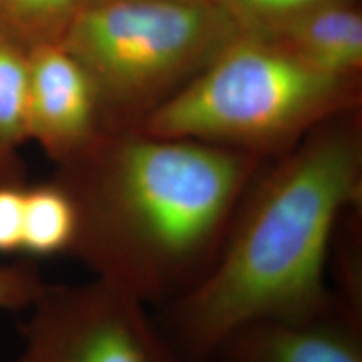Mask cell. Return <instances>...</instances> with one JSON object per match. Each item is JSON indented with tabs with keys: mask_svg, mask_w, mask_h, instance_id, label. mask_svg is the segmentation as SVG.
<instances>
[{
	"mask_svg": "<svg viewBox=\"0 0 362 362\" xmlns=\"http://www.w3.org/2000/svg\"><path fill=\"white\" fill-rule=\"evenodd\" d=\"M357 103L359 79L315 69L277 40L243 30L134 129L272 160Z\"/></svg>",
	"mask_w": 362,
	"mask_h": 362,
	"instance_id": "3957f363",
	"label": "cell"
},
{
	"mask_svg": "<svg viewBox=\"0 0 362 362\" xmlns=\"http://www.w3.org/2000/svg\"><path fill=\"white\" fill-rule=\"evenodd\" d=\"M89 0H0V37L25 52L61 44Z\"/></svg>",
	"mask_w": 362,
	"mask_h": 362,
	"instance_id": "30bf717a",
	"label": "cell"
},
{
	"mask_svg": "<svg viewBox=\"0 0 362 362\" xmlns=\"http://www.w3.org/2000/svg\"><path fill=\"white\" fill-rule=\"evenodd\" d=\"M267 37L277 40L315 69L359 79L362 69V16L346 0L314 7L284 22Z\"/></svg>",
	"mask_w": 362,
	"mask_h": 362,
	"instance_id": "ba28073f",
	"label": "cell"
},
{
	"mask_svg": "<svg viewBox=\"0 0 362 362\" xmlns=\"http://www.w3.org/2000/svg\"><path fill=\"white\" fill-rule=\"evenodd\" d=\"M242 33L216 0H89L61 44L93 79L104 131H126Z\"/></svg>",
	"mask_w": 362,
	"mask_h": 362,
	"instance_id": "277c9868",
	"label": "cell"
},
{
	"mask_svg": "<svg viewBox=\"0 0 362 362\" xmlns=\"http://www.w3.org/2000/svg\"><path fill=\"white\" fill-rule=\"evenodd\" d=\"M25 166L17 151L0 146V187L2 185H24Z\"/></svg>",
	"mask_w": 362,
	"mask_h": 362,
	"instance_id": "9a60e30c",
	"label": "cell"
},
{
	"mask_svg": "<svg viewBox=\"0 0 362 362\" xmlns=\"http://www.w3.org/2000/svg\"><path fill=\"white\" fill-rule=\"evenodd\" d=\"M78 218L69 194L56 181L24 188L21 252L34 257L71 253Z\"/></svg>",
	"mask_w": 362,
	"mask_h": 362,
	"instance_id": "9c48e42d",
	"label": "cell"
},
{
	"mask_svg": "<svg viewBox=\"0 0 362 362\" xmlns=\"http://www.w3.org/2000/svg\"><path fill=\"white\" fill-rule=\"evenodd\" d=\"M44 285L33 265L0 267V310H27L42 292Z\"/></svg>",
	"mask_w": 362,
	"mask_h": 362,
	"instance_id": "4fadbf2b",
	"label": "cell"
},
{
	"mask_svg": "<svg viewBox=\"0 0 362 362\" xmlns=\"http://www.w3.org/2000/svg\"><path fill=\"white\" fill-rule=\"evenodd\" d=\"M29 139L56 165L83 153L104 133L98 90L62 44L29 52Z\"/></svg>",
	"mask_w": 362,
	"mask_h": 362,
	"instance_id": "8992f818",
	"label": "cell"
},
{
	"mask_svg": "<svg viewBox=\"0 0 362 362\" xmlns=\"http://www.w3.org/2000/svg\"><path fill=\"white\" fill-rule=\"evenodd\" d=\"M24 188L25 183L0 187V253H16L22 248Z\"/></svg>",
	"mask_w": 362,
	"mask_h": 362,
	"instance_id": "5bb4252c",
	"label": "cell"
},
{
	"mask_svg": "<svg viewBox=\"0 0 362 362\" xmlns=\"http://www.w3.org/2000/svg\"><path fill=\"white\" fill-rule=\"evenodd\" d=\"M267 161L197 139L104 131L51 180L74 205L71 253L93 279L165 307L214 265Z\"/></svg>",
	"mask_w": 362,
	"mask_h": 362,
	"instance_id": "6da1fadb",
	"label": "cell"
},
{
	"mask_svg": "<svg viewBox=\"0 0 362 362\" xmlns=\"http://www.w3.org/2000/svg\"><path fill=\"white\" fill-rule=\"evenodd\" d=\"M237 19L245 33L269 35L284 22L310 8L337 0H216Z\"/></svg>",
	"mask_w": 362,
	"mask_h": 362,
	"instance_id": "7c38bea8",
	"label": "cell"
},
{
	"mask_svg": "<svg viewBox=\"0 0 362 362\" xmlns=\"http://www.w3.org/2000/svg\"><path fill=\"white\" fill-rule=\"evenodd\" d=\"M148 309L93 277L45 284L12 362H187Z\"/></svg>",
	"mask_w": 362,
	"mask_h": 362,
	"instance_id": "5b68a950",
	"label": "cell"
},
{
	"mask_svg": "<svg viewBox=\"0 0 362 362\" xmlns=\"http://www.w3.org/2000/svg\"><path fill=\"white\" fill-rule=\"evenodd\" d=\"M29 52L0 37V146L13 149L29 139Z\"/></svg>",
	"mask_w": 362,
	"mask_h": 362,
	"instance_id": "8fae6325",
	"label": "cell"
},
{
	"mask_svg": "<svg viewBox=\"0 0 362 362\" xmlns=\"http://www.w3.org/2000/svg\"><path fill=\"white\" fill-rule=\"evenodd\" d=\"M362 205L356 110L320 123L265 163L214 265L165 305L161 329L187 362H214L235 330L334 309L327 272L344 216Z\"/></svg>",
	"mask_w": 362,
	"mask_h": 362,
	"instance_id": "7a4b0ae2",
	"label": "cell"
},
{
	"mask_svg": "<svg viewBox=\"0 0 362 362\" xmlns=\"http://www.w3.org/2000/svg\"><path fill=\"white\" fill-rule=\"evenodd\" d=\"M214 362H362V317L334 309L309 319H272L235 330Z\"/></svg>",
	"mask_w": 362,
	"mask_h": 362,
	"instance_id": "52a82bcc",
	"label": "cell"
}]
</instances>
